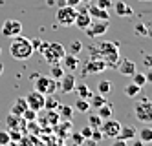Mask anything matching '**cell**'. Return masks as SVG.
Masks as SVG:
<instances>
[{"label": "cell", "mask_w": 152, "mask_h": 146, "mask_svg": "<svg viewBox=\"0 0 152 146\" xmlns=\"http://www.w3.org/2000/svg\"><path fill=\"white\" fill-rule=\"evenodd\" d=\"M90 55L103 59L104 64H106V68H114V66L117 64V60H119L117 46H114V42H106V40H101V42L94 44V46L90 48Z\"/></svg>", "instance_id": "obj_1"}, {"label": "cell", "mask_w": 152, "mask_h": 146, "mask_svg": "<svg viewBox=\"0 0 152 146\" xmlns=\"http://www.w3.org/2000/svg\"><path fill=\"white\" fill-rule=\"evenodd\" d=\"M33 44L29 38L22 37V35H15L11 37V44H9V55L15 60H28L33 55Z\"/></svg>", "instance_id": "obj_2"}, {"label": "cell", "mask_w": 152, "mask_h": 146, "mask_svg": "<svg viewBox=\"0 0 152 146\" xmlns=\"http://www.w3.org/2000/svg\"><path fill=\"white\" fill-rule=\"evenodd\" d=\"M42 55H44V60L51 66L62 60V57L66 55V49L61 42H46V48L42 49Z\"/></svg>", "instance_id": "obj_3"}, {"label": "cell", "mask_w": 152, "mask_h": 146, "mask_svg": "<svg viewBox=\"0 0 152 146\" xmlns=\"http://www.w3.org/2000/svg\"><path fill=\"white\" fill-rule=\"evenodd\" d=\"M134 115L139 122H152V100L139 99L134 106Z\"/></svg>", "instance_id": "obj_4"}, {"label": "cell", "mask_w": 152, "mask_h": 146, "mask_svg": "<svg viewBox=\"0 0 152 146\" xmlns=\"http://www.w3.org/2000/svg\"><path fill=\"white\" fill-rule=\"evenodd\" d=\"M35 89L40 92L42 95H53L57 92V81L51 78V77L40 75V77H37V81H35Z\"/></svg>", "instance_id": "obj_5"}, {"label": "cell", "mask_w": 152, "mask_h": 146, "mask_svg": "<svg viewBox=\"0 0 152 146\" xmlns=\"http://www.w3.org/2000/svg\"><path fill=\"white\" fill-rule=\"evenodd\" d=\"M75 17H77V9L72 6H62L57 9V22L61 26H73Z\"/></svg>", "instance_id": "obj_6"}, {"label": "cell", "mask_w": 152, "mask_h": 146, "mask_svg": "<svg viewBox=\"0 0 152 146\" xmlns=\"http://www.w3.org/2000/svg\"><path fill=\"white\" fill-rule=\"evenodd\" d=\"M99 130L103 131L104 137H108V139H115L117 133H119V130H121V122L115 121V119H112V117H110V119H104V121L101 122Z\"/></svg>", "instance_id": "obj_7"}, {"label": "cell", "mask_w": 152, "mask_h": 146, "mask_svg": "<svg viewBox=\"0 0 152 146\" xmlns=\"http://www.w3.org/2000/svg\"><path fill=\"white\" fill-rule=\"evenodd\" d=\"M0 33H2L4 37H7V38H11L15 35H20V33H22V22H18L15 18H7V20H4L2 28H0Z\"/></svg>", "instance_id": "obj_8"}, {"label": "cell", "mask_w": 152, "mask_h": 146, "mask_svg": "<svg viewBox=\"0 0 152 146\" xmlns=\"http://www.w3.org/2000/svg\"><path fill=\"white\" fill-rule=\"evenodd\" d=\"M84 31H86V35L92 37V38L101 37V35H104V33L108 31V20H97V18H95V22L92 20L90 26L86 28Z\"/></svg>", "instance_id": "obj_9"}, {"label": "cell", "mask_w": 152, "mask_h": 146, "mask_svg": "<svg viewBox=\"0 0 152 146\" xmlns=\"http://www.w3.org/2000/svg\"><path fill=\"white\" fill-rule=\"evenodd\" d=\"M103 70H106L104 60L99 59V57H94V55H90V59L86 60V64H84V75H94V73H99V71H103Z\"/></svg>", "instance_id": "obj_10"}, {"label": "cell", "mask_w": 152, "mask_h": 146, "mask_svg": "<svg viewBox=\"0 0 152 146\" xmlns=\"http://www.w3.org/2000/svg\"><path fill=\"white\" fill-rule=\"evenodd\" d=\"M44 100H46V95H42L40 92H37V89H33V92H29L28 97H26V102H28V108L31 110H44Z\"/></svg>", "instance_id": "obj_11"}, {"label": "cell", "mask_w": 152, "mask_h": 146, "mask_svg": "<svg viewBox=\"0 0 152 146\" xmlns=\"http://www.w3.org/2000/svg\"><path fill=\"white\" fill-rule=\"evenodd\" d=\"M61 82H57V89L62 93H72L75 89V84H77V81H75V75L70 71V73H64L61 78Z\"/></svg>", "instance_id": "obj_12"}, {"label": "cell", "mask_w": 152, "mask_h": 146, "mask_svg": "<svg viewBox=\"0 0 152 146\" xmlns=\"http://www.w3.org/2000/svg\"><path fill=\"white\" fill-rule=\"evenodd\" d=\"M115 66H117L119 75H123V77H130V75L136 71V62L130 60V59H121V60H117Z\"/></svg>", "instance_id": "obj_13"}, {"label": "cell", "mask_w": 152, "mask_h": 146, "mask_svg": "<svg viewBox=\"0 0 152 146\" xmlns=\"http://www.w3.org/2000/svg\"><path fill=\"white\" fill-rule=\"evenodd\" d=\"M94 18L90 17V13H88V9H84V11H77V17H75V22H73V26H77L79 29H86L90 26V22H92Z\"/></svg>", "instance_id": "obj_14"}, {"label": "cell", "mask_w": 152, "mask_h": 146, "mask_svg": "<svg viewBox=\"0 0 152 146\" xmlns=\"http://www.w3.org/2000/svg\"><path fill=\"white\" fill-rule=\"evenodd\" d=\"M88 13H90L92 18H97V20H108V22H110L108 9H103V7L95 6V4H90V6H88Z\"/></svg>", "instance_id": "obj_15"}, {"label": "cell", "mask_w": 152, "mask_h": 146, "mask_svg": "<svg viewBox=\"0 0 152 146\" xmlns=\"http://www.w3.org/2000/svg\"><path fill=\"white\" fill-rule=\"evenodd\" d=\"M114 9H115V15H117V17H123V18L132 17V15H134L132 7H130L126 2H123V0H117V2L114 4Z\"/></svg>", "instance_id": "obj_16"}, {"label": "cell", "mask_w": 152, "mask_h": 146, "mask_svg": "<svg viewBox=\"0 0 152 146\" xmlns=\"http://www.w3.org/2000/svg\"><path fill=\"white\" fill-rule=\"evenodd\" d=\"M62 64H64V68H66L68 71H75V70H79V59H77V55H64L62 57V60H61Z\"/></svg>", "instance_id": "obj_17"}, {"label": "cell", "mask_w": 152, "mask_h": 146, "mask_svg": "<svg viewBox=\"0 0 152 146\" xmlns=\"http://www.w3.org/2000/svg\"><path fill=\"white\" fill-rule=\"evenodd\" d=\"M136 135H137V130L134 126H121V130H119V133H117V139L132 141V139H136Z\"/></svg>", "instance_id": "obj_18"}, {"label": "cell", "mask_w": 152, "mask_h": 146, "mask_svg": "<svg viewBox=\"0 0 152 146\" xmlns=\"http://www.w3.org/2000/svg\"><path fill=\"white\" fill-rule=\"evenodd\" d=\"M28 108V102H26V97H18L15 102H13V106H11V111L9 113H15V115H22V111Z\"/></svg>", "instance_id": "obj_19"}, {"label": "cell", "mask_w": 152, "mask_h": 146, "mask_svg": "<svg viewBox=\"0 0 152 146\" xmlns=\"http://www.w3.org/2000/svg\"><path fill=\"white\" fill-rule=\"evenodd\" d=\"M24 122L26 121L20 117V115H15V113H9L7 115V126H11V130H18Z\"/></svg>", "instance_id": "obj_20"}, {"label": "cell", "mask_w": 152, "mask_h": 146, "mask_svg": "<svg viewBox=\"0 0 152 146\" xmlns=\"http://www.w3.org/2000/svg\"><path fill=\"white\" fill-rule=\"evenodd\" d=\"M73 92H77V95H79V99H86V100H90V97H92V92H90V88L86 86V84H75V89Z\"/></svg>", "instance_id": "obj_21"}, {"label": "cell", "mask_w": 152, "mask_h": 146, "mask_svg": "<svg viewBox=\"0 0 152 146\" xmlns=\"http://www.w3.org/2000/svg\"><path fill=\"white\" fill-rule=\"evenodd\" d=\"M137 135H139V139L143 141V142H152V128L150 126H143L141 130H137Z\"/></svg>", "instance_id": "obj_22"}, {"label": "cell", "mask_w": 152, "mask_h": 146, "mask_svg": "<svg viewBox=\"0 0 152 146\" xmlns=\"http://www.w3.org/2000/svg\"><path fill=\"white\" fill-rule=\"evenodd\" d=\"M97 110H99V113H97V115H99L103 121H104V119H110V117H112V113H114V108L108 104V102H104L101 108H97Z\"/></svg>", "instance_id": "obj_23"}, {"label": "cell", "mask_w": 152, "mask_h": 146, "mask_svg": "<svg viewBox=\"0 0 152 146\" xmlns=\"http://www.w3.org/2000/svg\"><path fill=\"white\" fill-rule=\"evenodd\" d=\"M106 102V99H104V95H101V93H97V95H94L92 93V97H90V108H101L103 104Z\"/></svg>", "instance_id": "obj_24"}, {"label": "cell", "mask_w": 152, "mask_h": 146, "mask_svg": "<svg viewBox=\"0 0 152 146\" xmlns=\"http://www.w3.org/2000/svg\"><path fill=\"white\" fill-rule=\"evenodd\" d=\"M64 75V68L57 62V64H51V70H50V77L55 78V81H59V78Z\"/></svg>", "instance_id": "obj_25"}, {"label": "cell", "mask_w": 152, "mask_h": 146, "mask_svg": "<svg viewBox=\"0 0 152 146\" xmlns=\"http://www.w3.org/2000/svg\"><path fill=\"white\" fill-rule=\"evenodd\" d=\"M130 77H132V82L134 84H137L139 88H143L145 84H147V78H145V73H139L137 70L132 73V75H130Z\"/></svg>", "instance_id": "obj_26"}, {"label": "cell", "mask_w": 152, "mask_h": 146, "mask_svg": "<svg viewBox=\"0 0 152 146\" xmlns=\"http://www.w3.org/2000/svg\"><path fill=\"white\" fill-rule=\"evenodd\" d=\"M97 89H99L101 95H106L112 92V82L110 81H99V84H97Z\"/></svg>", "instance_id": "obj_27"}, {"label": "cell", "mask_w": 152, "mask_h": 146, "mask_svg": "<svg viewBox=\"0 0 152 146\" xmlns=\"http://www.w3.org/2000/svg\"><path fill=\"white\" fill-rule=\"evenodd\" d=\"M139 92H141V88L137 84H134V82H130L128 86H125V95L126 97H136Z\"/></svg>", "instance_id": "obj_28"}, {"label": "cell", "mask_w": 152, "mask_h": 146, "mask_svg": "<svg viewBox=\"0 0 152 146\" xmlns=\"http://www.w3.org/2000/svg\"><path fill=\"white\" fill-rule=\"evenodd\" d=\"M61 104H59V100L55 97H51V95H46V100H44V108L46 110H57Z\"/></svg>", "instance_id": "obj_29"}, {"label": "cell", "mask_w": 152, "mask_h": 146, "mask_svg": "<svg viewBox=\"0 0 152 146\" xmlns=\"http://www.w3.org/2000/svg\"><path fill=\"white\" fill-rule=\"evenodd\" d=\"M75 110L81 111V113L88 111V110H90V100H86V99H77V102H75Z\"/></svg>", "instance_id": "obj_30"}, {"label": "cell", "mask_w": 152, "mask_h": 146, "mask_svg": "<svg viewBox=\"0 0 152 146\" xmlns=\"http://www.w3.org/2000/svg\"><path fill=\"white\" fill-rule=\"evenodd\" d=\"M61 108V115L59 117H62L64 121H72V117H73V108H70V106H59Z\"/></svg>", "instance_id": "obj_31"}, {"label": "cell", "mask_w": 152, "mask_h": 146, "mask_svg": "<svg viewBox=\"0 0 152 146\" xmlns=\"http://www.w3.org/2000/svg\"><path fill=\"white\" fill-rule=\"evenodd\" d=\"M20 117H22L24 121H28V122H29V121H35V119H37V111H35V110H31V108H26V110L22 111V115H20Z\"/></svg>", "instance_id": "obj_32"}, {"label": "cell", "mask_w": 152, "mask_h": 146, "mask_svg": "<svg viewBox=\"0 0 152 146\" xmlns=\"http://www.w3.org/2000/svg\"><path fill=\"white\" fill-rule=\"evenodd\" d=\"M101 122H103V119L97 115V113H94V115L88 117V126H90V128H99Z\"/></svg>", "instance_id": "obj_33"}, {"label": "cell", "mask_w": 152, "mask_h": 146, "mask_svg": "<svg viewBox=\"0 0 152 146\" xmlns=\"http://www.w3.org/2000/svg\"><path fill=\"white\" fill-rule=\"evenodd\" d=\"M103 139H104L103 131H101L99 128H94V130H92V135H90V141H92V142H101Z\"/></svg>", "instance_id": "obj_34"}, {"label": "cell", "mask_w": 152, "mask_h": 146, "mask_svg": "<svg viewBox=\"0 0 152 146\" xmlns=\"http://www.w3.org/2000/svg\"><path fill=\"white\" fill-rule=\"evenodd\" d=\"M11 142V137H9V130H0V146L9 144Z\"/></svg>", "instance_id": "obj_35"}, {"label": "cell", "mask_w": 152, "mask_h": 146, "mask_svg": "<svg viewBox=\"0 0 152 146\" xmlns=\"http://www.w3.org/2000/svg\"><path fill=\"white\" fill-rule=\"evenodd\" d=\"M81 49H83V44H81L79 40H73V42H72V53H73V55H77Z\"/></svg>", "instance_id": "obj_36"}, {"label": "cell", "mask_w": 152, "mask_h": 146, "mask_svg": "<svg viewBox=\"0 0 152 146\" xmlns=\"http://www.w3.org/2000/svg\"><path fill=\"white\" fill-rule=\"evenodd\" d=\"M95 6H99V7H103V9H110V7H112V0H97Z\"/></svg>", "instance_id": "obj_37"}, {"label": "cell", "mask_w": 152, "mask_h": 146, "mask_svg": "<svg viewBox=\"0 0 152 146\" xmlns=\"http://www.w3.org/2000/svg\"><path fill=\"white\" fill-rule=\"evenodd\" d=\"M92 130H94V128H90V126H84V128L81 130V137H83V139H90V135H92Z\"/></svg>", "instance_id": "obj_38"}, {"label": "cell", "mask_w": 152, "mask_h": 146, "mask_svg": "<svg viewBox=\"0 0 152 146\" xmlns=\"http://www.w3.org/2000/svg\"><path fill=\"white\" fill-rule=\"evenodd\" d=\"M136 35H143V37H147L145 24H136Z\"/></svg>", "instance_id": "obj_39"}, {"label": "cell", "mask_w": 152, "mask_h": 146, "mask_svg": "<svg viewBox=\"0 0 152 146\" xmlns=\"http://www.w3.org/2000/svg\"><path fill=\"white\" fill-rule=\"evenodd\" d=\"M143 64H145V68H152V53H147V55H145Z\"/></svg>", "instance_id": "obj_40"}, {"label": "cell", "mask_w": 152, "mask_h": 146, "mask_svg": "<svg viewBox=\"0 0 152 146\" xmlns=\"http://www.w3.org/2000/svg\"><path fill=\"white\" fill-rule=\"evenodd\" d=\"M110 146H126V141H123V139H117V137H115V139L112 141V144H110Z\"/></svg>", "instance_id": "obj_41"}, {"label": "cell", "mask_w": 152, "mask_h": 146, "mask_svg": "<svg viewBox=\"0 0 152 146\" xmlns=\"http://www.w3.org/2000/svg\"><path fill=\"white\" fill-rule=\"evenodd\" d=\"M145 29H147V37H152V20L145 22Z\"/></svg>", "instance_id": "obj_42"}, {"label": "cell", "mask_w": 152, "mask_h": 146, "mask_svg": "<svg viewBox=\"0 0 152 146\" xmlns=\"http://www.w3.org/2000/svg\"><path fill=\"white\" fill-rule=\"evenodd\" d=\"M81 4V0H66V6H72V7H77Z\"/></svg>", "instance_id": "obj_43"}, {"label": "cell", "mask_w": 152, "mask_h": 146, "mask_svg": "<svg viewBox=\"0 0 152 146\" xmlns=\"http://www.w3.org/2000/svg\"><path fill=\"white\" fill-rule=\"evenodd\" d=\"M134 142H132V146H147V142H143L141 139H132Z\"/></svg>", "instance_id": "obj_44"}, {"label": "cell", "mask_w": 152, "mask_h": 146, "mask_svg": "<svg viewBox=\"0 0 152 146\" xmlns=\"http://www.w3.org/2000/svg\"><path fill=\"white\" fill-rule=\"evenodd\" d=\"M145 78H147V82L152 84V68H148V73H145Z\"/></svg>", "instance_id": "obj_45"}, {"label": "cell", "mask_w": 152, "mask_h": 146, "mask_svg": "<svg viewBox=\"0 0 152 146\" xmlns=\"http://www.w3.org/2000/svg\"><path fill=\"white\" fill-rule=\"evenodd\" d=\"M2 73H4V64L0 62V75H2Z\"/></svg>", "instance_id": "obj_46"}, {"label": "cell", "mask_w": 152, "mask_h": 146, "mask_svg": "<svg viewBox=\"0 0 152 146\" xmlns=\"http://www.w3.org/2000/svg\"><path fill=\"white\" fill-rule=\"evenodd\" d=\"M81 2H86V4H90V2H92V0H81Z\"/></svg>", "instance_id": "obj_47"}, {"label": "cell", "mask_w": 152, "mask_h": 146, "mask_svg": "<svg viewBox=\"0 0 152 146\" xmlns=\"http://www.w3.org/2000/svg\"><path fill=\"white\" fill-rule=\"evenodd\" d=\"M4 146H9V144H4Z\"/></svg>", "instance_id": "obj_48"}, {"label": "cell", "mask_w": 152, "mask_h": 146, "mask_svg": "<svg viewBox=\"0 0 152 146\" xmlns=\"http://www.w3.org/2000/svg\"><path fill=\"white\" fill-rule=\"evenodd\" d=\"M0 53H2V49H0Z\"/></svg>", "instance_id": "obj_49"}]
</instances>
